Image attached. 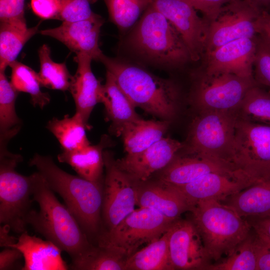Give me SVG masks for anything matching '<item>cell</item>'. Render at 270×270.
<instances>
[{"mask_svg":"<svg viewBox=\"0 0 270 270\" xmlns=\"http://www.w3.org/2000/svg\"><path fill=\"white\" fill-rule=\"evenodd\" d=\"M99 62L112 75L135 108L170 122L177 115L181 94L174 81L156 76L138 66L104 54Z\"/></svg>","mask_w":270,"mask_h":270,"instance_id":"6da1fadb","label":"cell"},{"mask_svg":"<svg viewBox=\"0 0 270 270\" xmlns=\"http://www.w3.org/2000/svg\"><path fill=\"white\" fill-rule=\"evenodd\" d=\"M29 164L34 166L50 189L62 198L89 240L96 238L97 242L102 232L104 184L66 172L50 156L36 154Z\"/></svg>","mask_w":270,"mask_h":270,"instance_id":"7a4b0ae2","label":"cell"},{"mask_svg":"<svg viewBox=\"0 0 270 270\" xmlns=\"http://www.w3.org/2000/svg\"><path fill=\"white\" fill-rule=\"evenodd\" d=\"M32 175V199L38 204L40 210H30L26 218L27 225L68 253L72 262L77 260L93 244L42 176L38 172Z\"/></svg>","mask_w":270,"mask_h":270,"instance_id":"3957f363","label":"cell"},{"mask_svg":"<svg viewBox=\"0 0 270 270\" xmlns=\"http://www.w3.org/2000/svg\"><path fill=\"white\" fill-rule=\"evenodd\" d=\"M132 47L150 60L172 68L192 62L188 47L171 22L150 4L132 31Z\"/></svg>","mask_w":270,"mask_h":270,"instance_id":"277c9868","label":"cell"},{"mask_svg":"<svg viewBox=\"0 0 270 270\" xmlns=\"http://www.w3.org/2000/svg\"><path fill=\"white\" fill-rule=\"evenodd\" d=\"M190 212L210 260L230 254L252 230L247 220L216 200L200 201Z\"/></svg>","mask_w":270,"mask_h":270,"instance_id":"5b68a950","label":"cell"},{"mask_svg":"<svg viewBox=\"0 0 270 270\" xmlns=\"http://www.w3.org/2000/svg\"><path fill=\"white\" fill-rule=\"evenodd\" d=\"M7 146L0 144V223L21 234L26 231V218L32 209V175L16 171L22 157L9 152Z\"/></svg>","mask_w":270,"mask_h":270,"instance_id":"8992f818","label":"cell"},{"mask_svg":"<svg viewBox=\"0 0 270 270\" xmlns=\"http://www.w3.org/2000/svg\"><path fill=\"white\" fill-rule=\"evenodd\" d=\"M188 100L198 113L235 110L251 88L258 86L254 78L227 72L208 73L200 67L191 74Z\"/></svg>","mask_w":270,"mask_h":270,"instance_id":"52a82bcc","label":"cell"},{"mask_svg":"<svg viewBox=\"0 0 270 270\" xmlns=\"http://www.w3.org/2000/svg\"><path fill=\"white\" fill-rule=\"evenodd\" d=\"M237 119L235 110L198 113L182 148L232 163V149Z\"/></svg>","mask_w":270,"mask_h":270,"instance_id":"ba28073f","label":"cell"},{"mask_svg":"<svg viewBox=\"0 0 270 270\" xmlns=\"http://www.w3.org/2000/svg\"><path fill=\"white\" fill-rule=\"evenodd\" d=\"M174 222L152 209L139 208L114 228L102 233L97 244L126 259L143 244L160 238Z\"/></svg>","mask_w":270,"mask_h":270,"instance_id":"9c48e42d","label":"cell"},{"mask_svg":"<svg viewBox=\"0 0 270 270\" xmlns=\"http://www.w3.org/2000/svg\"><path fill=\"white\" fill-rule=\"evenodd\" d=\"M232 162L258 179L270 177V126L238 117Z\"/></svg>","mask_w":270,"mask_h":270,"instance_id":"30bf717a","label":"cell"},{"mask_svg":"<svg viewBox=\"0 0 270 270\" xmlns=\"http://www.w3.org/2000/svg\"><path fill=\"white\" fill-rule=\"evenodd\" d=\"M104 159L106 176L102 218L104 228L102 233L114 228L135 210L138 184L118 166L111 152H104Z\"/></svg>","mask_w":270,"mask_h":270,"instance_id":"8fae6325","label":"cell"},{"mask_svg":"<svg viewBox=\"0 0 270 270\" xmlns=\"http://www.w3.org/2000/svg\"><path fill=\"white\" fill-rule=\"evenodd\" d=\"M260 12L248 0H231L224 5L208 24L204 55L230 42L256 36Z\"/></svg>","mask_w":270,"mask_h":270,"instance_id":"7c38bea8","label":"cell"},{"mask_svg":"<svg viewBox=\"0 0 270 270\" xmlns=\"http://www.w3.org/2000/svg\"><path fill=\"white\" fill-rule=\"evenodd\" d=\"M260 180L243 170L237 168L211 172L184 186H168L180 193L193 209L200 201L214 200L222 202Z\"/></svg>","mask_w":270,"mask_h":270,"instance_id":"4fadbf2b","label":"cell"},{"mask_svg":"<svg viewBox=\"0 0 270 270\" xmlns=\"http://www.w3.org/2000/svg\"><path fill=\"white\" fill-rule=\"evenodd\" d=\"M152 4L173 25L190 52L192 62L202 59L208 24L184 0H152Z\"/></svg>","mask_w":270,"mask_h":270,"instance_id":"5bb4252c","label":"cell"},{"mask_svg":"<svg viewBox=\"0 0 270 270\" xmlns=\"http://www.w3.org/2000/svg\"><path fill=\"white\" fill-rule=\"evenodd\" d=\"M168 232L173 270H205L210 264L200 234L192 220L178 219Z\"/></svg>","mask_w":270,"mask_h":270,"instance_id":"9a60e30c","label":"cell"},{"mask_svg":"<svg viewBox=\"0 0 270 270\" xmlns=\"http://www.w3.org/2000/svg\"><path fill=\"white\" fill-rule=\"evenodd\" d=\"M256 36L230 42L205 54L200 68L208 73L227 72L254 77Z\"/></svg>","mask_w":270,"mask_h":270,"instance_id":"2e32d148","label":"cell"},{"mask_svg":"<svg viewBox=\"0 0 270 270\" xmlns=\"http://www.w3.org/2000/svg\"><path fill=\"white\" fill-rule=\"evenodd\" d=\"M238 168L234 164L204 154L181 148L172 161L160 170L159 181L170 186L189 184L206 174Z\"/></svg>","mask_w":270,"mask_h":270,"instance_id":"e0dca14e","label":"cell"},{"mask_svg":"<svg viewBox=\"0 0 270 270\" xmlns=\"http://www.w3.org/2000/svg\"><path fill=\"white\" fill-rule=\"evenodd\" d=\"M183 145L176 140L164 137L142 152L126 154L116 162L134 181L145 182L154 172L164 168Z\"/></svg>","mask_w":270,"mask_h":270,"instance_id":"ac0fdd59","label":"cell"},{"mask_svg":"<svg viewBox=\"0 0 270 270\" xmlns=\"http://www.w3.org/2000/svg\"><path fill=\"white\" fill-rule=\"evenodd\" d=\"M103 18L95 14L92 18L74 22H63L60 26L40 30L42 35L53 38L76 54H85L99 61L104 54L98 44Z\"/></svg>","mask_w":270,"mask_h":270,"instance_id":"d6986e66","label":"cell"},{"mask_svg":"<svg viewBox=\"0 0 270 270\" xmlns=\"http://www.w3.org/2000/svg\"><path fill=\"white\" fill-rule=\"evenodd\" d=\"M74 60L78 66L72 77L69 90L75 103L76 112L81 116L90 130L88 120L95 106L101 102L102 85L92 72L91 62L93 60L90 56L78 54Z\"/></svg>","mask_w":270,"mask_h":270,"instance_id":"ffe728a7","label":"cell"},{"mask_svg":"<svg viewBox=\"0 0 270 270\" xmlns=\"http://www.w3.org/2000/svg\"><path fill=\"white\" fill-rule=\"evenodd\" d=\"M136 205L156 210L172 221L178 220L184 212L192 210L180 193L159 180L156 183L138 184Z\"/></svg>","mask_w":270,"mask_h":270,"instance_id":"44dd1931","label":"cell"},{"mask_svg":"<svg viewBox=\"0 0 270 270\" xmlns=\"http://www.w3.org/2000/svg\"><path fill=\"white\" fill-rule=\"evenodd\" d=\"M12 248L22 254L24 265L22 270H66L62 250L52 242L44 240L30 235L26 231L22 233Z\"/></svg>","mask_w":270,"mask_h":270,"instance_id":"7402d4cb","label":"cell"},{"mask_svg":"<svg viewBox=\"0 0 270 270\" xmlns=\"http://www.w3.org/2000/svg\"><path fill=\"white\" fill-rule=\"evenodd\" d=\"M245 220L270 216V177L221 202Z\"/></svg>","mask_w":270,"mask_h":270,"instance_id":"603a6c76","label":"cell"},{"mask_svg":"<svg viewBox=\"0 0 270 270\" xmlns=\"http://www.w3.org/2000/svg\"><path fill=\"white\" fill-rule=\"evenodd\" d=\"M100 103L104 105L107 118L112 122V130L116 134L125 124L142 118L112 75L108 71L102 87Z\"/></svg>","mask_w":270,"mask_h":270,"instance_id":"cb8c5ba5","label":"cell"},{"mask_svg":"<svg viewBox=\"0 0 270 270\" xmlns=\"http://www.w3.org/2000/svg\"><path fill=\"white\" fill-rule=\"evenodd\" d=\"M108 138L103 136L100 142L74 151H62L58 155V160L70 165L78 175L92 182H101L104 167L103 149Z\"/></svg>","mask_w":270,"mask_h":270,"instance_id":"d4e9b609","label":"cell"},{"mask_svg":"<svg viewBox=\"0 0 270 270\" xmlns=\"http://www.w3.org/2000/svg\"><path fill=\"white\" fill-rule=\"evenodd\" d=\"M170 122L140 118L123 126L118 134L122 136L126 154L142 152L164 138Z\"/></svg>","mask_w":270,"mask_h":270,"instance_id":"484cf974","label":"cell"},{"mask_svg":"<svg viewBox=\"0 0 270 270\" xmlns=\"http://www.w3.org/2000/svg\"><path fill=\"white\" fill-rule=\"evenodd\" d=\"M40 24L28 28L26 18L0 21V71L16 60L27 42L39 32Z\"/></svg>","mask_w":270,"mask_h":270,"instance_id":"4316f807","label":"cell"},{"mask_svg":"<svg viewBox=\"0 0 270 270\" xmlns=\"http://www.w3.org/2000/svg\"><path fill=\"white\" fill-rule=\"evenodd\" d=\"M126 270H172L168 230L160 238L138 250L126 260Z\"/></svg>","mask_w":270,"mask_h":270,"instance_id":"83f0119b","label":"cell"},{"mask_svg":"<svg viewBox=\"0 0 270 270\" xmlns=\"http://www.w3.org/2000/svg\"><path fill=\"white\" fill-rule=\"evenodd\" d=\"M46 128L56 138L62 151L79 150L90 145L86 132L88 128L78 112L70 117L66 114L61 119L54 117Z\"/></svg>","mask_w":270,"mask_h":270,"instance_id":"f1b7e54d","label":"cell"},{"mask_svg":"<svg viewBox=\"0 0 270 270\" xmlns=\"http://www.w3.org/2000/svg\"><path fill=\"white\" fill-rule=\"evenodd\" d=\"M18 94L5 70L0 71V142L8 143L21 128L22 122L15 108Z\"/></svg>","mask_w":270,"mask_h":270,"instance_id":"f546056e","label":"cell"},{"mask_svg":"<svg viewBox=\"0 0 270 270\" xmlns=\"http://www.w3.org/2000/svg\"><path fill=\"white\" fill-rule=\"evenodd\" d=\"M12 68L10 82L18 92L30 94V102L34 106L43 108L48 104L50 97L48 92L40 90L41 84L38 73L24 64L16 60L10 65Z\"/></svg>","mask_w":270,"mask_h":270,"instance_id":"4dcf8cb0","label":"cell"},{"mask_svg":"<svg viewBox=\"0 0 270 270\" xmlns=\"http://www.w3.org/2000/svg\"><path fill=\"white\" fill-rule=\"evenodd\" d=\"M235 110L240 118L270 126V90L251 88Z\"/></svg>","mask_w":270,"mask_h":270,"instance_id":"1f68e13d","label":"cell"},{"mask_svg":"<svg viewBox=\"0 0 270 270\" xmlns=\"http://www.w3.org/2000/svg\"><path fill=\"white\" fill-rule=\"evenodd\" d=\"M38 56L40 62L38 74L41 86L63 92L69 90L72 76L69 72L66 63L53 61L50 48L46 44L39 48Z\"/></svg>","mask_w":270,"mask_h":270,"instance_id":"d6a6232c","label":"cell"},{"mask_svg":"<svg viewBox=\"0 0 270 270\" xmlns=\"http://www.w3.org/2000/svg\"><path fill=\"white\" fill-rule=\"evenodd\" d=\"M254 232H250L224 260L208 264L205 270H257L256 234Z\"/></svg>","mask_w":270,"mask_h":270,"instance_id":"836d02e7","label":"cell"},{"mask_svg":"<svg viewBox=\"0 0 270 270\" xmlns=\"http://www.w3.org/2000/svg\"><path fill=\"white\" fill-rule=\"evenodd\" d=\"M126 260L111 250L92 245L82 256L72 262L70 268L76 270H124Z\"/></svg>","mask_w":270,"mask_h":270,"instance_id":"e575fe53","label":"cell"},{"mask_svg":"<svg viewBox=\"0 0 270 270\" xmlns=\"http://www.w3.org/2000/svg\"><path fill=\"white\" fill-rule=\"evenodd\" d=\"M110 18L120 30L132 27L152 0H104Z\"/></svg>","mask_w":270,"mask_h":270,"instance_id":"d590c367","label":"cell"},{"mask_svg":"<svg viewBox=\"0 0 270 270\" xmlns=\"http://www.w3.org/2000/svg\"><path fill=\"white\" fill-rule=\"evenodd\" d=\"M254 77L258 86L270 90V42L260 34L256 36Z\"/></svg>","mask_w":270,"mask_h":270,"instance_id":"8d00e7d4","label":"cell"},{"mask_svg":"<svg viewBox=\"0 0 270 270\" xmlns=\"http://www.w3.org/2000/svg\"><path fill=\"white\" fill-rule=\"evenodd\" d=\"M98 0H60V8L57 20L74 22L88 19L94 13L90 6Z\"/></svg>","mask_w":270,"mask_h":270,"instance_id":"74e56055","label":"cell"},{"mask_svg":"<svg viewBox=\"0 0 270 270\" xmlns=\"http://www.w3.org/2000/svg\"><path fill=\"white\" fill-rule=\"evenodd\" d=\"M196 10H200L209 24L217 17L221 8L231 0H184Z\"/></svg>","mask_w":270,"mask_h":270,"instance_id":"f35d334b","label":"cell"},{"mask_svg":"<svg viewBox=\"0 0 270 270\" xmlns=\"http://www.w3.org/2000/svg\"><path fill=\"white\" fill-rule=\"evenodd\" d=\"M33 12L42 20L56 19L60 8V0H31Z\"/></svg>","mask_w":270,"mask_h":270,"instance_id":"ab89813d","label":"cell"},{"mask_svg":"<svg viewBox=\"0 0 270 270\" xmlns=\"http://www.w3.org/2000/svg\"><path fill=\"white\" fill-rule=\"evenodd\" d=\"M25 0H0V20L24 19Z\"/></svg>","mask_w":270,"mask_h":270,"instance_id":"60d3db41","label":"cell"},{"mask_svg":"<svg viewBox=\"0 0 270 270\" xmlns=\"http://www.w3.org/2000/svg\"><path fill=\"white\" fill-rule=\"evenodd\" d=\"M256 246L257 270H270V242L256 234Z\"/></svg>","mask_w":270,"mask_h":270,"instance_id":"b9f144b4","label":"cell"},{"mask_svg":"<svg viewBox=\"0 0 270 270\" xmlns=\"http://www.w3.org/2000/svg\"><path fill=\"white\" fill-rule=\"evenodd\" d=\"M22 257V253L17 248H4L0 252V270L14 269Z\"/></svg>","mask_w":270,"mask_h":270,"instance_id":"7bdbcfd3","label":"cell"},{"mask_svg":"<svg viewBox=\"0 0 270 270\" xmlns=\"http://www.w3.org/2000/svg\"><path fill=\"white\" fill-rule=\"evenodd\" d=\"M254 231L262 238L270 242V216L246 220Z\"/></svg>","mask_w":270,"mask_h":270,"instance_id":"ee69618b","label":"cell"},{"mask_svg":"<svg viewBox=\"0 0 270 270\" xmlns=\"http://www.w3.org/2000/svg\"><path fill=\"white\" fill-rule=\"evenodd\" d=\"M256 26L258 34H260L270 42V12L262 11L258 18Z\"/></svg>","mask_w":270,"mask_h":270,"instance_id":"f6af8a7d","label":"cell"},{"mask_svg":"<svg viewBox=\"0 0 270 270\" xmlns=\"http://www.w3.org/2000/svg\"><path fill=\"white\" fill-rule=\"evenodd\" d=\"M10 228L6 224L0 226V246L4 248H12L18 241L14 237L9 234Z\"/></svg>","mask_w":270,"mask_h":270,"instance_id":"bcb514c9","label":"cell"},{"mask_svg":"<svg viewBox=\"0 0 270 270\" xmlns=\"http://www.w3.org/2000/svg\"><path fill=\"white\" fill-rule=\"evenodd\" d=\"M258 10L270 12V0H248Z\"/></svg>","mask_w":270,"mask_h":270,"instance_id":"7dc6e473","label":"cell"}]
</instances>
